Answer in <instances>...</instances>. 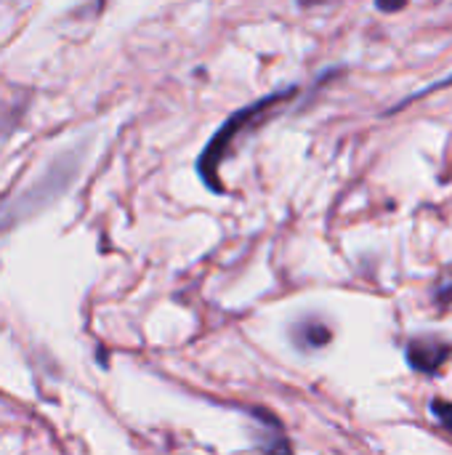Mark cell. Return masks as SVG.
<instances>
[{
	"mask_svg": "<svg viewBox=\"0 0 452 455\" xmlns=\"http://www.w3.org/2000/svg\"><path fill=\"white\" fill-rule=\"evenodd\" d=\"M77 171H80L77 152H64V155L53 157L27 189H21L16 197H11L5 205H0V232L21 224L24 219L35 216L37 211L56 203L72 187Z\"/></svg>",
	"mask_w": 452,
	"mask_h": 455,
	"instance_id": "2",
	"label": "cell"
},
{
	"mask_svg": "<svg viewBox=\"0 0 452 455\" xmlns=\"http://www.w3.org/2000/svg\"><path fill=\"white\" fill-rule=\"evenodd\" d=\"M405 360L416 373L434 376L452 360V341L442 336H416L405 344Z\"/></svg>",
	"mask_w": 452,
	"mask_h": 455,
	"instance_id": "4",
	"label": "cell"
},
{
	"mask_svg": "<svg viewBox=\"0 0 452 455\" xmlns=\"http://www.w3.org/2000/svg\"><path fill=\"white\" fill-rule=\"evenodd\" d=\"M434 304H440V307H450L452 304V269H448L437 280V285H434Z\"/></svg>",
	"mask_w": 452,
	"mask_h": 455,
	"instance_id": "7",
	"label": "cell"
},
{
	"mask_svg": "<svg viewBox=\"0 0 452 455\" xmlns=\"http://www.w3.org/2000/svg\"><path fill=\"white\" fill-rule=\"evenodd\" d=\"M250 421V437L261 455H293V443L282 427V421L264 405H242L240 408Z\"/></svg>",
	"mask_w": 452,
	"mask_h": 455,
	"instance_id": "3",
	"label": "cell"
},
{
	"mask_svg": "<svg viewBox=\"0 0 452 455\" xmlns=\"http://www.w3.org/2000/svg\"><path fill=\"white\" fill-rule=\"evenodd\" d=\"M288 333H290L293 347L301 349V352H317V349H322V347H328V344L333 341L330 325H328L325 320L314 317V315L296 320V323L290 325Z\"/></svg>",
	"mask_w": 452,
	"mask_h": 455,
	"instance_id": "5",
	"label": "cell"
},
{
	"mask_svg": "<svg viewBox=\"0 0 452 455\" xmlns=\"http://www.w3.org/2000/svg\"><path fill=\"white\" fill-rule=\"evenodd\" d=\"M429 411H432V416H434L448 432H452V403L442 400V397H434L432 405H429Z\"/></svg>",
	"mask_w": 452,
	"mask_h": 455,
	"instance_id": "8",
	"label": "cell"
},
{
	"mask_svg": "<svg viewBox=\"0 0 452 455\" xmlns=\"http://www.w3.org/2000/svg\"><path fill=\"white\" fill-rule=\"evenodd\" d=\"M448 85H452V75H448L445 80H440V83H434V85H426V88H421V91L410 93V96H408V99H402L397 107H392V109H389V115H392V112H400V109H405L408 104H413V101H418V99H424V96H429V93H434V91H442V88H448Z\"/></svg>",
	"mask_w": 452,
	"mask_h": 455,
	"instance_id": "6",
	"label": "cell"
},
{
	"mask_svg": "<svg viewBox=\"0 0 452 455\" xmlns=\"http://www.w3.org/2000/svg\"><path fill=\"white\" fill-rule=\"evenodd\" d=\"M376 8L384 11V13H394V11H402L405 3H386V0H381V3H376Z\"/></svg>",
	"mask_w": 452,
	"mask_h": 455,
	"instance_id": "9",
	"label": "cell"
},
{
	"mask_svg": "<svg viewBox=\"0 0 452 455\" xmlns=\"http://www.w3.org/2000/svg\"><path fill=\"white\" fill-rule=\"evenodd\" d=\"M296 93H298V85H290V88H282V91H272V93H266V96L250 101L248 107L237 109L234 115H229V120H226L221 128H216V133L210 136V141L205 144V149L200 152L197 165H194L200 181H202L213 195H226V187H224V181H221V163L226 160L232 144H234L240 136H245L250 128H256V125H261L264 120H269V117H272L285 101H290Z\"/></svg>",
	"mask_w": 452,
	"mask_h": 455,
	"instance_id": "1",
	"label": "cell"
}]
</instances>
